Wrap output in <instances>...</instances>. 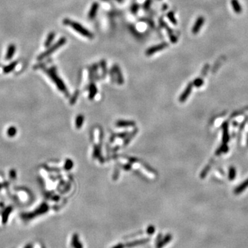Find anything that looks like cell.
<instances>
[{"label":"cell","instance_id":"6da1fadb","mask_svg":"<svg viewBox=\"0 0 248 248\" xmlns=\"http://www.w3.org/2000/svg\"><path fill=\"white\" fill-rule=\"evenodd\" d=\"M63 23L64 25H67V26H70L72 29L75 30V31L78 32L79 34L81 35L84 36L87 38L90 39H92L94 38V35L92 33L90 30H88V29H86L84 26H83L82 25L78 22H76V21H72L69 19H64L63 21Z\"/></svg>","mask_w":248,"mask_h":248},{"label":"cell","instance_id":"7a4b0ae2","mask_svg":"<svg viewBox=\"0 0 248 248\" xmlns=\"http://www.w3.org/2000/svg\"><path fill=\"white\" fill-rule=\"evenodd\" d=\"M66 41H67V39L65 37L60 38V39H59V40L55 44H54L53 46L50 47V48H48L46 51H45L44 52H43V53H41V55L38 57L37 59H39V60H41V59H43L44 58L48 57V56H50L52 53H53L54 52L56 51L58 48H59L60 47L64 46L65 43H66Z\"/></svg>","mask_w":248,"mask_h":248},{"label":"cell","instance_id":"3957f363","mask_svg":"<svg viewBox=\"0 0 248 248\" xmlns=\"http://www.w3.org/2000/svg\"><path fill=\"white\" fill-rule=\"evenodd\" d=\"M168 46H169V44L167 42H163L161 43H159L158 45H155V46L148 48L147 50L146 51V55L147 56H152L153 54L157 53V52L161 51V50L168 47Z\"/></svg>","mask_w":248,"mask_h":248},{"label":"cell","instance_id":"277c9868","mask_svg":"<svg viewBox=\"0 0 248 248\" xmlns=\"http://www.w3.org/2000/svg\"><path fill=\"white\" fill-rule=\"evenodd\" d=\"M204 23H205V18L203 16H199L196 19V21H195L192 28V32L194 35H196V34L199 33V32L201 30Z\"/></svg>","mask_w":248,"mask_h":248},{"label":"cell","instance_id":"5b68a950","mask_svg":"<svg viewBox=\"0 0 248 248\" xmlns=\"http://www.w3.org/2000/svg\"><path fill=\"white\" fill-rule=\"evenodd\" d=\"M98 9H99V3H98L95 2V3H92L91 8H90V11L88 14V19H90V20H92V19H95L96 15H97V11H98Z\"/></svg>","mask_w":248,"mask_h":248},{"label":"cell","instance_id":"8992f818","mask_svg":"<svg viewBox=\"0 0 248 248\" xmlns=\"http://www.w3.org/2000/svg\"><path fill=\"white\" fill-rule=\"evenodd\" d=\"M172 239V236L171 234H167V236H165L164 238H161L159 242L157 243L156 247L157 248H162L165 245H167L170 240Z\"/></svg>","mask_w":248,"mask_h":248},{"label":"cell","instance_id":"52a82bcc","mask_svg":"<svg viewBox=\"0 0 248 248\" xmlns=\"http://www.w3.org/2000/svg\"><path fill=\"white\" fill-rule=\"evenodd\" d=\"M161 26L163 27H165V28H166V30H168V35H169L170 41H171L172 43H176L177 41V37L174 35L172 30L171 29H170L169 27H168V25L166 24V23H165L164 21H162V20L161 21Z\"/></svg>","mask_w":248,"mask_h":248},{"label":"cell","instance_id":"ba28073f","mask_svg":"<svg viewBox=\"0 0 248 248\" xmlns=\"http://www.w3.org/2000/svg\"><path fill=\"white\" fill-rule=\"evenodd\" d=\"M149 240H150L149 238H144V239L137 240H135V241H133V242L128 243L127 245H126V247H136V246L141 245H143V244L146 243H148V241H149Z\"/></svg>","mask_w":248,"mask_h":248},{"label":"cell","instance_id":"9c48e42d","mask_svg":"<svg viewBox=\"0 0 248 248\" xmlns=\"http://www.w3.org/2000/svg\"><path fill=\"white\" fill-rule=\"evenodd\" d=\"M231 5L232 6L234 11L237 14L241 13L242 7L240 6L238 0H231Z\"/></svg>","mask_w":248,"mask_h":248},{"label":"cell","instance_id":"30bf717a","mask_svg":"<svg viewBox=\"0 0 248 248\" xmlns=\"http://www.w3.org/2000/svg\"><path fill=\"white\" fill-rule=\"evenodd\" d=\"M15 50L16 48L14 44H10V46H8L6 55V59L7 60H10V59H12L14 54V52H15Z\"/></svg>","mask_w":248,"mask_h":248},{"label":"cell","instance_id":"8fae6325","mask_svg":"<svg viewBox=\"0 0 248 248\" xmlns=\"http://www.w3.org/2000/svg\"><path fill=\"white\" fill-rule=\"evenodd\" d=\"M248 187V179L247 180H245L243 183H242L241 184L237 187L236 189L234 190V193L236 194H239L242 192L243 191H244Z\"/></svg>","mask_w":248,"mask_h":248},{"label":"cell","instance_id":"7c38bea8","mask_svg":"<svg viewBox=\"0 0 248 248\" xmlns=\"http://www.w3.org/2000/svg\"><path fill=\"white\" fill-rule=\"evenodd\" d=\"M71 245H72V247L73 248H84V246L82 245V244L79 241V236L77 234H75L73 236Z\"/></svg>","mask_w":248,"mask_h":248},{"label":"cell","instance_id":"4fadbf2b","mask_svg":"<svg viewBox=\"0 0 248 248\" xmlns=\"http://www.w3.org/2000/svg\"><path fill=\"white\" fill-rule=\"evenodd\" d=\"M192 84H190L188 86L186 87L185 90V91L183 92V94L181 95V101H184L185 99L187 97L189 96L190 94L191 90H192Z\"/></svg>","mask_w":248,"mask_h":248},{"label":"cell","instance_id":"5bb4252c","mask_svg":"<svg viewBox=\"0 0 248 248\" xmlns=\"http://www.w3.org/2000/svg\"><path fill=\"white\" fill-rule=\"evenodd\" d=\"M55 37V33L54 32H51L48 34V37H47L46 40L45 41V43H44L45 46H46V48H48V47H49L50 46V44H51L52 41H53Z\"/></svg>","mask_w":248,"mask_h":248},{"label":"cell","instance_id":"9a60e30c","mask_svg":"<svg viewBox=\"0 0 248 248\" xmlns=\"http://www.w3.org/2000/svg\"><path fill=\"white\" fill-rule=\"evenodd\" d=\"M17 61H14V62H12L11 64L8 65V66H6L4 68H3V72H6V73L10 72V71H11V70H12L14 68H15V66H17Z\"/></svg>","mask_w":248,"mask_h":248},{"label":"cell","instance_id":"2e32d148","mask_svg":"<svg viewBox=\"0 0 248 248\" xmlns=\"http://www.w3.org/2000/svg\"><path fill=\"white\" fill-rule=\"evenodd\" d=\"M167 17L168 18V19L170 20V22L172 23V24H174V25L177 24V20L174 17V13L173 11H170V12H168V14H167Z\"/></svg>","mask_w":248,"mask_h":248},{"label":"cell","instance_id":"e0dca14e","mask_svg":"<svg viewBox=\"0 0 248 248\" xmlns=\"http://www.w3.org/2000/svg\"><path fill=\"white\" fill-rule=\"evenodd\" d=\"M229 140V135H228L227 132V125L223 126V142L224 143H227Z\"/></svg>","mask_w":248,"mask_h":248},{"label":"cell","instance_id":"ac0fdd59","mask_svg":"<svg viewBox=\"0 0 248 248\" xmlns=\"http://www.w3.org/2000/svg\"><path fill=\"white\" fill-rule=\"evenodd\" d=\"M236 169L234 167H231L229 170V180H234L236 177Z\"/></svg>","mask_w":248,"mask_h":248},{"label":"cell","instance_id":"d6986e66","mask_svg":"<svg viewBox=\"0 0 248 248\" xmlns=\"http://www.w3.org/2000/svg\"><path fill=\"white\" fill-rule=\"evenodd\" d=\"M193 84L196 87H200L203 84V80L201 78H197L195 79L194 81Z\"/></svg>","mask_w":248,"mask_h":248},{"label":"cell","instance_id":"ffe728a7","mask_svg":"<svg viewBox=\"0 0 248 248\" xmlns=\"http://www.w3.org/2000/svg\"><path fill=\"white\" fill-rule=\"evenodd\" d=\"M227 151H228V147L225 144V145H223V146H222L221 147V148H219V150H217L216 154L217 155H218V154H219L220 153H226V152H227Z\"/></svg>","mask_w":248,"mask_h":248},{"label":"cell","instance_id":"44dd1931","mask_svg":"<svg viewBox=\"0 0 248 248\" xmlns=\"http://www.w3.org/2000/svg\"><path fill=\"white\" fill-rule=\"evenodd\" d=\"M139 8V4H136V3H135V4H133V6L131 7V12H132V13H133V14H136V13H137V12H138Z\"/></svg>","mask_w":248,"mask_h":248},{"label":"cell","instance_id":"7402d4cb","mask_svg":"<svg viewBox=\"0 0 248 248\" xmlns=\"http://www.w3.org/2000/svg\"><path fill=\"white\" fill-rule=\"evenodd\" d=\"M151 3H152V0H146V1H145V3H144V8L146 9V10H148V8H150Z\"/></svg>","mask_w":248,"mask_h":248},{"label":"cell","instance_id":"603a6c76","mask_svg":"<svg viewBox=\"0 0 248 248\" xmlns=\"http://www.w3.org/2000/svg\"><path fill=\"white\" fill-rule=\"evenodd\" d=\"M155 231V227H154L153 226H150L147 229V233L148 234H153Z\"/></svg>","mask_w":248,"mask_h":248},{"label":"cell","instance_id":"cb8c5ba5","mask_svg":"<svg viewBox=\"0 0 248 248\" xmlns=\"http://www.w3.org/2000/svg\"><path fill=\"white\" fill-rule=\"evenodd\" d=\"M124 247H125V246H124V244L119 243V244H117V245H116L114 246V247L113 248H124Z\"/></svg>","mask_w":248,"mask_h":248},{"label":"cell","instance_id":"d4e9b609","mask_svg":"<svg viewBox=\"0 0 248 248\" xmlns=\"http://www.w3.org/2000/svg\"><path fill=\"white\" fill-rule=\"evenodd\" d=\"M115 1H119V2H121V1H122V0H115Z\"/></svg>","mask_w":248,"mask_h":248}]
</instances>
